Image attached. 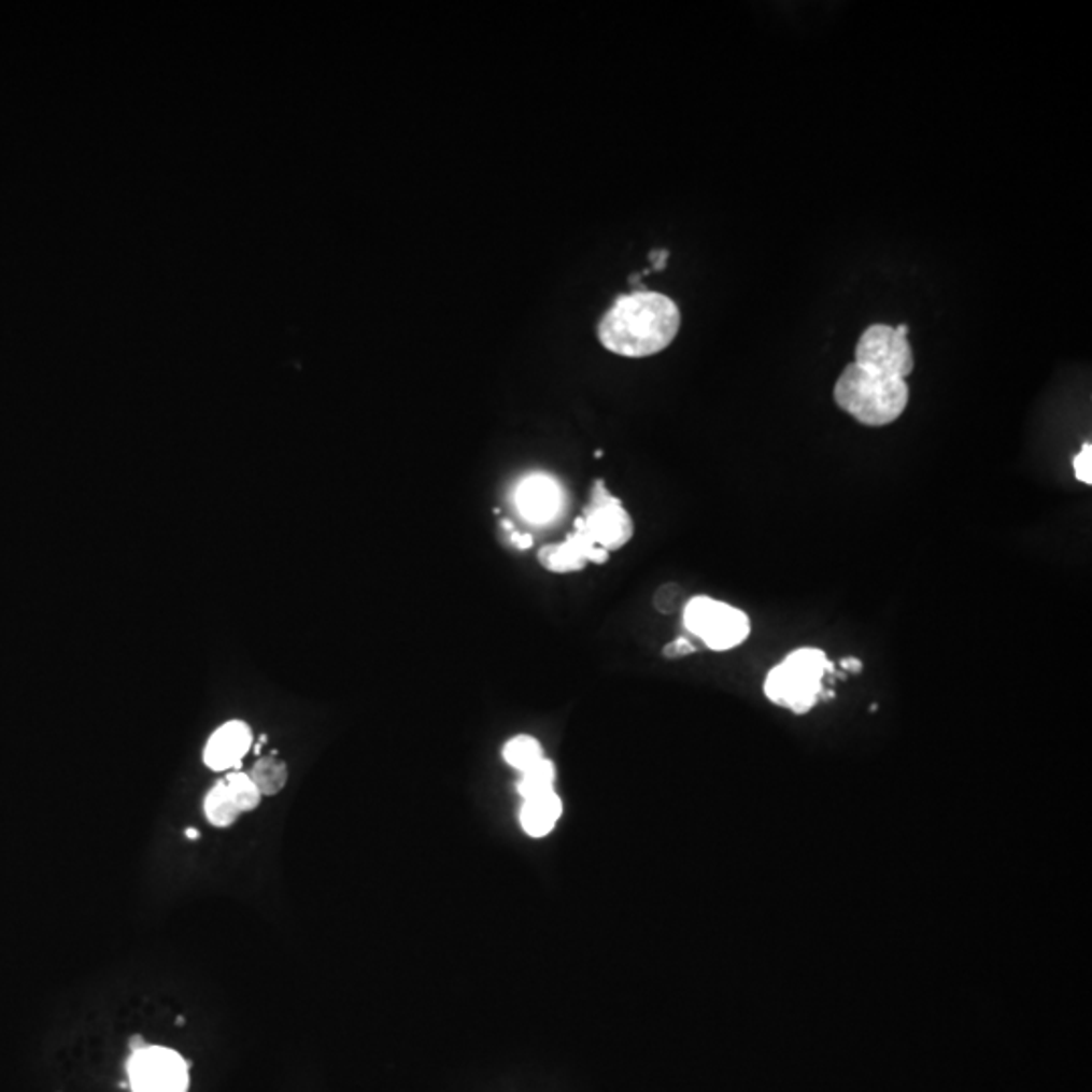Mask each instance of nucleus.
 <instances>
[{
    "label": "nucleus",
    "mask_w": 1092,
    "mask_h": 1092,
    "mask_svg": "<svg viewBox=\"0 0 1092 1092\" xmlns=\"http://www.w3.org/2000/svg\"><path fill=\"white\" fill-rule=\"evenodd\" d=\"M680 308L672 298L636 289L623 294L604 314L597 335L609 353L646 358L666 351L680 332Z\"/></svg>",
    "instance_id": "nucleus-1"
},
{
    "label": "nucleus",
    "mask_w": 1092,
    "mask_h": 1092,
    "mask_svg": "<svg viewBox=\"0 0 1092 1092\" xmlns=\"http://www.w3.org/2000/svg\"><path fill=\"white\" fill-rule=\"evenodd\" d=\"M910 388L903 379L882 377L870 370L848 365L834 387V399L857 423L884 427L898 420L907 409Z\"/></svg>",
    "instance_id": "nucleus-2"
},
{
    "label": "nucleus",
    "mask_w": 1092,
    "mask_h": 1092,
    "mask_svg": "<svg viewBox=\"0 0 1092 1092\" xmlns=\"http://www.w3.org/2000/svg\"><path fill=\"white\" fill-rule=\"evenodd\" d=\"M827 673H834V664L822 650L799 648L767 673L765 696L795 714H806L824 696Z\"/></svg>",
    "instance_id": "nucleus-3"
},
{
    "label": "nucleus",
    "mask_w": 1092,
    "mask_h": 1092,
    "mask_svg": "<svg viewBox=\"0 0 1092 1092\" xmlns=\"http://www.w3.org/2000/svg\"><path fill=\"white\" fill-rule=\"evenodd\" d=\"M684 625L714 652H728L747 641L751 634V620L744 611L705 595L686 604Z\"/></svg>",
    "instance_id": "nucleus-4"
},
{
    "label": "nucleus",
    "mask_w": 1092,
    "mask_h": 1092,
    "mask_svg": "<svg viewBox=\"0 0 1092 1092\" xmlns=\"http://www.w3.org/2000/svg\"><path fill=\"white\" fill-rule=\"evenodd\" d=\"M857 367L882 377L903 379L914 369V354L907 337H900L889 324H874L866 328L856 344Z\"/></svg>",
    "instance_id": "nucleus-5"
},
{
    "label": "nucleus",
    "mask_w": 1092,
    "mask_h": 1092,
    "mask_svg": "<svg viewBox=\"0 0 1092 1092\" xmlns=\"http://www.w3.org/2000/svg\"><path fill=\"white\" fill-rule=\"evenodd\" d=\"M130 1087L134 1092H186L188 1062L162 1046H144L128 1060Z\"/></svg>",
    "instance_id": "nucleus-6"
},
{
    "label": "nucleus",
    "mask_w": 1092,
    "mask_h": 1092,
    "mask_svg": "<svg viewBox=\"0 0 1092 1092\" xmlns=\"http://www.w3.org/2000/svg\"><path fill=\"white\" fill-rule=\"evenodd\" d=\"M591 540L607 553L620 551L634 537V521L622 502L607 492L604 480H597L591 505L579 519Z\"/></svg>",
    "instance_id": "nucleus-7"
},
{
    "label": "nucleus",
    "mask_w": 1092,
    "mask_h": 1092,
    "mask_svg": "<svg viewBox=\"0 0 1092 1092\" xmlns=\"http://www.w3.org/2000/svg\"><path fill=\"white\" fill-rule=\"evenodd\" d=\"M261 793L253 785L250 775L229 774L217 781L204 797V816L215 827H229L237 820L259 806Z\"/></svg>",
    "instance_id": "nucleus-8"
},
{
    "label": "nucleus",
    "mask_w": 1092,
    "mask_h": 1092,
    "mask_svg": "<svg viewBox=\"0 0 1092 1092\" xmlns=\"http://www.w3.org/2000/svg\"><path fill=\"white\" fill-rule=\"evenodd\" d=\"M609 553L599 549L587 530L581 526L579 519L575 521V533L561 544H549L542 547L538 553L540 565L551 572H575L581 571L587 563L604 565Z\"/></svg>",
    "instance_id": "nucleus-9"
},
{
    "label": "nucleus",
    "mask_w": 1092,
    "mask_h": 1092,
    "mask_svg": "<svg viewBox=\"0 0 1092 1092\" xmlns=\"http://www.w3.org/2000/svg\"><path fill=\"white\" fill-rule=\"evenodd\" d=\"M252 728L243 721H231L213 733V737L204 747L202 758L207 767L213 771L239 767L241 758L252 749Z\"/></svg>",
    "instance_id": "nucleus-10"
},
{
    "label": "nucleus",
    "mask_w": 1092,
    "mask_h": 1092,
    "mask_svg": "<svg viewBox=\"0 0 1092 1092\" xmlns=\"http://www.w3.org/2000/svg\"><path fill=\"white\" fill-rule=\"evenodd\" d=\"M561 502V486L553 478L542 473L526 478L516 490V505L521 508L522 516L537 524L555 519Z\"/></svg>",
    "instance_id": "nucleus-11"
},
{
    "label": "nucleus",
    "mask_w": 1092,
    "mask_h": 1092,
    "mask_svg": "<svg viewBox=\"0 0 1092 1092\" xmlns=\"http://www.w3.org/2000/svg\"><path fill=\"white\" fill-rule=\"evenodd\" d=\"M561 816H563V802L555 791L524 799L521 809L522 829L530 838H544L555 829Z\"/></svg>",
    "instance_id": "nucleus-12"
},
{
    "label": "nucleus",
    "mask_w": 1092,
    "mask_h": 1092,
    "mask_svg": "<svg viewBox=\"0 0 1092 1092\" xmlns=\"http://www.w3.org/2000/svg\"><path fill=\"white\" fill-rule=\"evenodd\" d=\"M250 779H252L253 785L257 788V791L261 793V797L264 795H275V793H280V791L286 788V763L280 761L275 755L261 756L253 765Z\"/></svg>",
    "instance_id": "nucleus-13"
},
{
    "label": "nucleus",
    "mask_w": 1092,
    "mask_h": 1092,
    "mask_svg": "<svg viewBox=\"0 0 1092 1092\" xmlns=\"http://www.w3.org/2000/svg\"><path fill=\"white\" fill-rule=\"evenodd\" d=\"M555 765L547 756L540 758L533 767H528L526 771H522L521 781H519V793H521L522 799H530V797H537L542 793L555 791Z\"/></svg>",
    "instance_id": "nucleus-14"
},
{
    "label": "nucleus",
    "mask_w": 1092,
    "mask_h": 1092,
    "mask_svg": "<svg viewBox=\"0 0 1092 1092\" xmlns=\"http://www.w3.org/2000/svg\"><path fill=\"white\" fill-rule=\"evenodd\" d=\"M506 763L519 771H526L528 767H533L535 763H538L540 758H544L542 753V747L535 737H528V735H521V737H514V739L508 740L505 744V751H502Z\"/></svg>",
    "instance_id": "nucleus-15"
},
{
    "label": "nucleus",
    "mask_w": 1092,
    "mask_h": 1092,
    "mask_svg": "<svg viewBox=\"0 0 1092 1092\" xmlns=\"http://www.w3.org/2000/svg\"><path fill=\"white\" fill-rule=\"evenodd\" d=\"M1075 473L1076 480L1091 486L1092 484V445L1091 443H1084L1082 450L1078 452L1075 457Z\"/></svg>",
    "instance_id": "nucleus-16"
},
{
    "label": "nucleus",
    "mask_w": 1092,
    "mask_h": 1092,
    "mask_svg": "<svg viewBox=\"0 0 1092 1092\" xmlns=\"http://www.w3.org/2000/svg\"><path fill=\"white\" fill-rule=\"evenodd\" d=\"M680 593L682 591H680V587H676V585H666V587L660 588L657 595H655V607L660 611H664V613H670V611H673L676 604H678V599H680Z\"/></svg>",
    "instance_id": "nucleus-17"
},
{
    "label": "nucleus",
    "mask_w": 1092,
    "mask_h": 1092,
    "mask_svg": "<svg viewBox=\"0 0 1092 1092\" xmlns=\"http://www.w3.org/2000/svg\"><path fill=\"white\" fill-rule=\"evenodd\" d=\"M694 652H696V648L690 643L689 639L684 638L676 639L670 646L664 648V655L670 657V660L672 657H682V655L686 654H694Z\"/></svg>",
    "instance_id": "nucleus-18"
},
{
    "label": "nucleus",
    "mask_w": 1092,
    "mask_h": 1092,
    "mask_svg": "<svg viewBox=\"0 0 1092 1092\" xmlns=\"http://www.w3.org/2000/svg\"><path fill=\"white\" fill-rule=\"evenodd\" d=\"M841 670L846 672L860 673L862 672V662L857 657H843L840 662Z\"/></svg>",
    "instance_id": "nucleus-19"
},
{
    "label": "nucleus",
    "mask_w": 1092,
    "mask_h": 1092,
    "mask_svg": "<svg viewBox=\"0 0 1092 1092\" xmlns=\"http://www.w3.org/2000/svg\"><path fill=\"white\" fill-rule=\"evenodd\" d=\"M650 259L654 261L655 271H660V269L666 268V261H668V252H666V250H662V252L652 253V255H650Z\"/></svg>",
    "instance_id": "nucleus-20"
},
{
    "label": "nucleus",
    "mask_w": 1092,
    "mask_h": 1092,
    "mask_svg": "<svg viewBox=\"0 0 1092 1092\" xmlns=\"http://www.w3.org/2000/svg\"><path fill=\"white\" fill-rule=\"evenodd\" d=\"M512 542H514L519 549H528V547H533V537H530V535H519V533H512Z\"/></svg>",
    "instance_id": "nucleus-21"
},
{
    "label": "nucleus",
    "mask_w": 1092,
    "mask_h": 1092,
    "mask_svg": "<svg viewBox=\"0 0 1092 1092\" xmlns=\"http://www.w3.org/2000/svg\"><path fill=\"white\" fill-rule=\"evenodd\" d=\"M144 1046H148V1044L144 1043V1038H142V1036H138V1034H136L134 1038L130 1040V1050H132V1052H136V1050H142Z\"/></svg>",
    "instance_id": "nucleus-22"
},
{
    "label": "nucleus",
    "mask_w": 1092,
    "mask_h": 1092,
    "mask_svg": "<svg viewBox=\"0 0 1092 1092\" xmlns=\"http://www.w3.org/2000/svg\"><path fill=\"white\" fill-rule=\"evenodd\" d=\"M185 836L188 840H197V838H199V832H197V829H186Z\"/></svg>",
    "instance_id": "nucleus-23"
}]
</instances>
